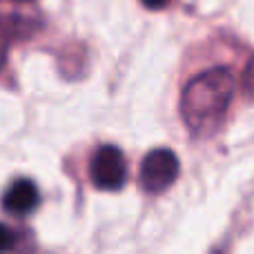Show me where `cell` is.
Wrapping results in <instances>:
<instances>
[{
    "label": "cell",
    "instance_id": "cell-1",
    "mask_svg": "<svg viewBox=\"0 0 254 254\" xmlns=\"http://www.w3.org/2000/svg\"><path fill=\"white\" fill-rule=\"evenodd\" d=\"M234 96V76L228 67H214L192 78L183 89L181 112L194 134L214 129Z\"/></svg>",
    "mask_w": 254,
    "mask_h": 254
},
{
    "label": "cell",
    "instance_id": "cell-2",
    "mask_svg": "<svg viewBox=\"0 0 254 254\" xmlns=\"http://www.w3.org/2000/svg\"><path fill=\"white\" fill-rule=\"evenodd\" d=\"M179 176V158L172 149L158 147L145 154L140 161V172L138 181L140 188L149 194H161L170 188Z\"/></svg>",
    "mask_w": 254,
    "mask_h": 254
},
{
    "label": "cell",
    "instance_id": "cell-3",
    "mask_svg": "<svg viewBox=\"0 0 254 254\" xmlns=\"http://www.w3.org/2000/svg\"><path fill=\"white\" fill-rule=\"evenodd\" d=\"M89 179L103 192H116L127 181V163L119 147L101 145L89 161Z\"/></svg>",
    "mask_w": 254,
    "mask_h": 254
},
{
    "label": "cell",
    "instance_id": "cell-4",
    "mask_svg": "<svg viewBox=\"0 0 254 254\" xmlns=\"http://www.w3.org/2000/svg\"><path fill=\"white\" fill-rule=\"evenodd\" d=\"M38 201H40L38 188H36L29 179H18L7 188L4 198H2V205L9 214L25 216L38 207Z\"/></svg>",
    "mask_w": 254,
    "mask_h": 254
},
{
    "label": "cell",
    "instance_id": "cell-5",
    "mask_svg": "<svg viewBox=\"0 0 254 254\" xmlns=\"http://www.w3.org/2000/svg\"><path fill=\"white\" fill-rule=\"evenodd\" d=\"M0 232H2V250H9V248L13 246V232L11 230L7 228V225H2V228H0Z\"/></svg>",
    "mask_w": 254,
    "mask_h": 254
},
{
    "label": "cell",
    "instance_id": "cell-6",
    "mask_svg": "<svg viewBox=\"0 0 254 254\" xmlns=\"http://www.w3.org/2000/svg\"><path fill=\"white\" fill-rule=\"evenodd\" d=\"M140 2H143L147 9H163V7H167L172 0H140Z\"/></svg>",
    "mask_w": 254,
    "mask_h": 254
}]
</instances>
